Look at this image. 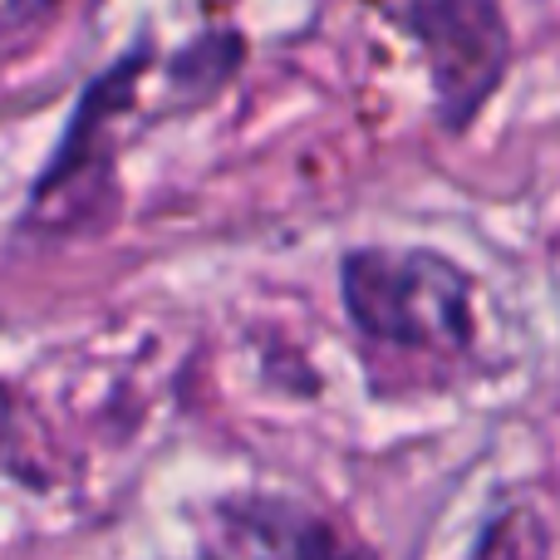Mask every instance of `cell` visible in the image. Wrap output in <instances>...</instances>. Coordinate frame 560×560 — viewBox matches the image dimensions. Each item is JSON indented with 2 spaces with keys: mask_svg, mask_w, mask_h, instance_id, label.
<instances>
[{
  "mask_svg": "<svg viewBox=\"0 0 560 560\" xmlns=\"http://www.w3.org/2000/svg\"><path fill=\"white\" fill-rule=\"evenodd\" d=\"M55 10V0H0V39L25 35L35 20H45Z\"/></svg>",
  "mask_w": 560,
  "mask_h": 560,
  "instance_id": "8992f818",
  "label": "cell"
},
{
  "mask_svg": "<svg viewBox=\"0 0 560 560\" xmlns=\"http://www.w3.org/2000/svg\"><path fill=\"white\" fill-rule=\"evenodd\" d=\"M148 74V49L108 65L94 84L79 94L74 118L59 138L49 167L35 177L20 226L39 236H79L108 222L118 207V124L138 104V84Z\"/></svg>",
  "mask_w": 560,
  "mask_h": 560,
  "instance_id": "7a4b0ae2",
  "label": "cell"
},
{
  "mask_svg": "<svg viewBox=\"0 0 560 560\" xmlns=\"http://www.w3.org/2000/svg\"><path fill=\"white\" fill-rule=\"evenodd\" d=\"M398 20L433 79L438 124L463 133L512 69V25L502 0H404Z\"/></svg>",
  "mask_w": 560,
  "mask_h": 560,
  "instance_id": "3957f363",
  "label": "cell"
},
{
  "mask_svg": "<svg viewBox=\"0 0 560 560\" xmlns=\"http://www.w3.org/2000/svg\"><path fill=\"white\" fill-rule=\"evenodd\" d=\"M472 276L423 246H359L339 261V300L364 345L408 359H463L477 345Z\"/></svg>",
  "mask_w": 560,
  "mask_h": 560,
  "instance_id": "6da1fadb",
  "label": "cell"
},
{
  "mask_svg": "<svg viewBox=\"0 0 560 560\" xmlns=\"http://www.w3.org/2000/svg\"><path fill=\"white\" fill-rule=\"evenodd\" d=\"M10 433H15V394H10V388L0 384V463H5Z\"/></svg>",
  "mask_w": 560,
  "mask_h": 560,
  "instance_id": "52a82bcc",
  "label": "cell"
},
{
  "mask_svg": "<svg viewBox=\"0 0 560 560\" xmlns=\"http://www.w3.org/2000/svg\"><path fill=\"white\" fill-rule=\"evenodd\" d=\"M246 59V45L232 35V30H212V35L192 39L187 49H177L167 59V84L183 98H212L226 79L236 74V65Z\"/></svg>",
  "mask_w": 560,
  "mask_h": 560,
  "instance_id": "5b68a950",
  "label": "cell"
},
{
  "mask_svg": "<svg viewBox=\"0 0 560 560\" xmlns=\"http://www.w3.org/2000/svg\"><path fill=\"white\" fill-rule=\"evenodd\" d=\"M226 516L271 560H374V551L339 522L285 502V497H246L226 506Z\"/></svg>",
  "mask_w": 560,
  "mask_h": 560,
  "instance_id": "277c9868",
  "label": "cell"
}]
</instances>
